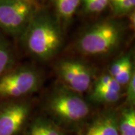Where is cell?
Masks as SVG:
<instances>
[{
	"label": "cell",
	"instance_id": "1",
	"mask_svg": "<svg viewBox=\"0 0 135 135\" xmlns=\"http://www.w3.org/2000/svg\"><path fill=\"white\" fill-rule=\"evenodd\" d=\"M24 34L27 50L41 60H47L54 56L62 44L59 26L47 15L34 14Z\"/></svg>",
	"mask_w": 135,
	"mask_h": 135
},
{
	"label": "cell",
	"instance_id": "2",
	"mask_svg": "<svg viewBox=\"0 0 135 135\" xmlns=\"http://www.w3.org/2000/svg\"><path fill=\"white\" fill-rule=\"evenodd\" d=\"M47 110L61 128L79 130L90 118V108L78 93L59 89L49 99Z\"/></svg>",
	"mask_w": 135,
	"mask_h": 135
},
{
	"label": "cell",
	"instance_id": "3",
	"mask_svg": "<svg viewBox=\"0 0 135 135\" xmlns=\"http://www.w3.org/2000/svg\"><path fill=\"white\" fill-rule=\"evenodd\" d=\"M122 29L114 21H104L87 30L79 39L77 48L84 55L101 56L119 45Z\"/></svg>",
	"mask_w": 135,
	"mask_h": 135
},
{
	"label": "cell",
	"instance_id": "4",
	"mask_svg": "<svg viewBox=\"0 0 135 135\" xmlns=\"http://www.w3.org/2000/svg\"><path fill=\"white\" fill-rule=\"evenodd\" d=\"M36 8L26 0H0V28L13 35L24 32Z\"/></svg>",
	"mask_w": 135,
	"mask_h": 135
},
{
	"label": "cell",
	"instance_id": "5",
	"mask_svg": "<svg viewBox=\"0 0 135 135\" xmlns=\"http://www.w3.org/2000/svg\"><path fill=\"white\" fill-rule=\"evenodd\" d=\"M39 76L27 68L10 70L0 77V101L15 99L37 90Z\"/></svg>",
	"mask_w": 135,
	"mask_h": 135
},
{
	"label": "cell",
	"instance_id": "6",
	"mask_svg": "<svg viewBox=\"0 0 135 135\" xmlns=\"http://www.w3.org/2000/svg\"><path fill=\"white\" fill-rule=\"evenodd\" d=\"M56 71L65 88L78 94L86 92L92 84V71L80 62L63 61L59 64Z\"/></svg>",
	"mask_w": 135,
	"mask_h": 135
},
{
	"label": "cell",
	"instance_id": "7",
	"mask_svg": "<svg viewBox=\"0 0 135 135\" xmlns=\"http://www.w3.org/2000/svg\"><path fill=\"white\" fill-rule=\"evenodd\" d=\"M30 110L26 102L0 104V135H19L27 125Z\"/></svg>",
	"mask_w": 135,
	"mask_h": 135
},
{
	"label": "cell",
	"instance_id": "8",
	"mask_svg": "<svg viewBox=\"0 0 135 135\" xmlns=\"http://www.w3.org/2000/svg\"><path fill=\"white\" fill-rule=\"evenodd\" d=\"M77 135H119L118 114L105 110L90 117L77 131Z\"/></svg>",
	"mask_w": 135,
	"mask_h": 135
},
{
	"label": "cell",
	"instance_id": "9",
	"mask_svg": "<svg viewBox=\"0 0 135 135\" xmlns=\"http://www.w3.org/2000/svg\"><path fill=\"white\" fill-rule=\"evenodd\" d=\"M122 96V86L113 77L106 86L93 89L91 98L97 103L113 104Z\"/></svg>",
	"mask_w": 135,
	"mask_h": 135
},
{
	"label": "cell",
	"instance_id": "10",
	"mask_svg": "<svg viewBox=\"0 0 135 135\" xmlns=\"http://www.w3.org/2000/svg\"><path fill=\"white\" fill-rule=\"evenodd\" d=\"M25 135H65L62 128L53 120L38 118L26 128Z\"/></svg>",
	"mask_w": 135,
	"mask_h": 135
},
{
	"label": "cell",
	"instance_id": "11",
	"mask_svg": "<svg viewBox=\"0 0 135 135\" xmlns=\"http://www.w3.org/2000/svg\"><path fill=\"white\" fill-rule=\"evenodd\" d=\"M119 135H135V111L134 107H126L118 114Z\"/></svg>",
	"mask_w": 135,
	"mask_h": 135
},
{
	"label": "cell",
	"instance_id": "12",
	"mask_svg": "<svg viewBox=\"0 0 135 135\" xmlns=\"http://www.w3.org/2000/svg\"><path fill=\"white\" fill-rule=\"evenodd\" d=\"M59 15L65 20H70L77 11L81 0H53Z\"/></svg>",
	"mask_w": 135,
	"mask_h": 135
},
{
	"label": "cell",
	"instance_id": "13",
	"mask_svg": "<svg viewBox=\"0 0 135 135\" xmlns=\"http://www.w3.org/2000/svg\"><path fill=\"white\" fill-rule=\"evenodd\" d=\"M13 64L14 57L9 45L0 38V77L11 70Z\"/></svg>",
	"mask_w": 135,
	"mask_h": 135
},
{
	"label": "cell",
	"instance_id": "14",
	"mask_svg": "<svg viewBox=\"0 0 135 135\" xmlns=\"http://www.w3.org/2000/svg\"><path fill=\"white\" fill-rule=\"evenodd\" d=\"M113 14L126 15L132 11L135 6V0H109Z\"/></svg>",
	"mask_w": 135,
	"mask_h": 135
},
{
	"label": "cell",
	"instance_id": "15",
	"mask_svg": "<svg viewBox=\"0 0 135 135\" xmlns=\"http://www.w3.org/2000/svg\"><path fill=\"white\" fill-rule=\"evenodd\" d=\"M85 10L91 14L101 13L109 5V0H82Z\"/></svg>",
	"mask_w": 135,
	"mask_h": 135
},
{
	"label": "cell",
	"instance_id": "16",
	"mask_svg": "<svg viewBox=\"0 0 135 135\" xmlns=\"http://www.w3.org/2000/svg\"><path fill=\"white\" fill-rule=\"evenodd\" d=\"M134 74V71L133 70V65L131 61L130 62L128 63L120 72L113 78L121 86H122L127 85V83L129 82V80Z\"/></svg>",
	"mask_w": 135,
	"mask_h": 135
},
{
	"label": "cell",
	"instance_id": "17",
	"mask_svg": "<svg viewBox=\"0 0 135 135\" xmlns=\"http://www.w3.org/2000/svg\"><path fill=\"white\" fill-rule=\"evenodd\" d=\"M131 61V58L128 56H125L121 57L111 65L109 70V74L112 77H115Z\"/></svg>",
	"mask_w": 135,
	"mask_h": 135
},
{
	"label": "cell",
	"instance_id": "18",
	"mask_svg": "<svg viewBox=\"0 0 135 135\" xmlns=\"http://www.w3.org/2000/svg\"><path fill=\"white\" fill-rule=\"evenodd\" d=\"M127 92H126V103L129 107H134L135 102V75L133 74L129 82L127 83Z\"/></svg>",
	"mask_w": 135,
	"mask_h": 135
},
{
	"label": "cell",
	"instance_id": "19",
	"mask_svg": "<svg viewBox=\"0 0 135 135\" xmlns=\"http://www.w3.org/2000/svg\"><path fill=\"white\" fill-rule=\"evenodd\" d=\"M26 1H28V2H31V3H32V4H34V5L37 6V3H36L35 0H26Z\"/></svg>",
	"mask_w": 135,
	"mask_h": 135
}]
</instances>
